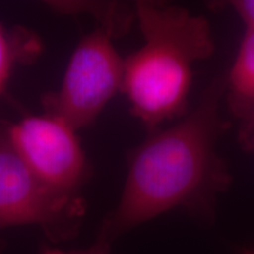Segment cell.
I'll return each mask as SVG.
<instances>
[{
  "mask_svg": "<svg viewBox=\"0 0 254 254\" xmlns=\"http://www.w3.org/2000/svg\"><path fill=\"white\" fill-rule=\"evenodd\" d=\"M222 94L224 84L215 81L194 109L151 131L132 151L122 196L101 237L111 241L174 209L206 212L225 190L230 174L217 153L228 126L220 112Z\"/></svg>",
  "mask_w": 254,
  "mask_h": 254,
  "instance_id": "6da1fadb",
  "label": "cell"
},
{
  "mask_svg": "<svg viewBox=\"0 0 254 254\" xmlns=\"http://www.w3.org/2000/svg\"><path fill=\"white\" fill-rule=\"evenodd\" d=\"M140 49L124 59L122 91L131 113L150 131L186 114L193 71L214 53L208 20L182 6L136 1Z\"/></svg>",
  "mask_w": 254,
  "mask_h": 254,
  "instance_id": "7a4b0ae2",
  "label": "cell"
},
{
  "mask_svg": "<svg viewBox=\"0 0 254 254\" xmlns=\"http://www.w3.org/2000/svg\"><path fill=\"white\" fill-rule=\"evenodd\" d=\"M113 38L98 26L79 41L59 90L43 98L46 114L62 119L75 131L94 123L123 87L124 59Z\"/></svg>",
  "mask_w": 254,
  "mask_h": 254,
  "instance_id": "3957f363",
  "label": "cell"
},
{
  "mask_svg": "<svg viewBox=\"0 0 254 254\" xmlns=\"http://www.w3.org/2000/svg\"><path fill=\"white\" fill-rule=\"evenodd\" d=\"M85 214V201L51 189L27 166L0 124V230L38 225L52 239L72 237Z\"/></svg>",
  "mask_w": 254,
  "mask_h": 254,
  "instance_id": "277c9868",
  "label": "cell"
},
{
  "mask_svg": "<svg viewBox=\"0 0 254 254\" xmlns=\"http://www.w3.org/2000/svg\"><path fill=\"white\" fill-rule=\"evenodd\" d=\"M6 128L14 150L40 180L58 192L80 195L90 165L74 128L46 113Z\"/></svg>",
  "mask_w": 254,
  "mask_h": 254,
  "instance_id": "5b68a950",
  "label": "cell"
},
{
  "mask_svg": "<svg viewBox=\"0 0 254 254\" xmlns=\"http://www.w3.org/2000/svg\"><path fill=\"white\" fill-rule=\"evenodd\" d=\"M228 110L239 125V140L254 151V31L245 30L224 84Z\"/></svg>",
  "mask_w": 254,
  "mask_h": 254,
  "instance_id": "8992f818",
  "label": "cell"
},
{
  "mask_svg": "<svg viewBox=\"0 0 254 254\" xmlns=\"http://www.w3.org/2000/svg\"><path fill=\"white\" fill-rule=\"evenodd\" d=\"M55 11L72 13L86 12L97 19L98 26L107 30L114 38L122 36L128 30L129 25L135 19L134 5H125L120 2H49Z\"/></svg>",
  "mask_w": 254,
  "mask_h": 254,
  "instance_id": "52a82bcc",
  "label": "cell"
},
{
  "mask_svg": "<svg viewBox=\"0 0 254 254\" xmlns=\"http://www.w3.org/2000/svg\"><path fill=\"white\" fill-rule=\"evenodd\" d=\"M40 51L37 37L21 28L7 30L0 24V93L5 90L14 66L34 58Z\"/></svg>",
  "mask_w": 254,
  "mask_h": 254,
  "instance_id": "ba28073f",
  "label": "cell"
},
{
  "mask_svg": "<svg viewBox=\"0 0 254 254\" xmlns=\"http://www.w3.org/2000/svg\"><path fill=\"white\" fill-rule=\"evenodd\" d=\"M41 254H111L110 253V241L106 238L101 237L98 239L94 245L85 250H73L63 251L55 247L44 246L41 250Z\"/></svg>",
  "mask_w": 254,
  "mask_h": 254,
  "instance_id": "9c48e42d",
  "label": "cell"
},
{
  "mask_svg": "<svg viewBox=\"0 0 254 254\" xmlns=\"http://www.w3.org/2000/svg\"><path fill=\"white\" fill-rule=\"evenodd\" d=\"M228 6H231L241 19L245 30L254 31V0H234L228 2Z\"/></svg>",
  "mask_w": 254,
  "mask_h": 254,
  "instance_id": "30bf717a",
  "label": "cell"
},
{
  "mask_svg": "<svg viewBox=\"0 0 254 254\" xmlns=\"http://www.w3.org/2000/svg\"><path fill=\"white\" fill-rule=\"evenodd\" d=\"M244 254H254V251H246Z\"/></svg>",
  "mask_w": 254,
  "mask_h": 254,
  "instance_id": "8fae6325",
  "label": "cell"
}]
</instances>
